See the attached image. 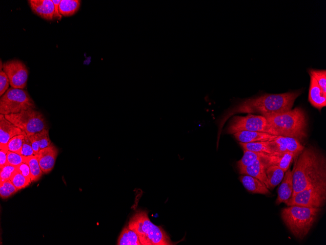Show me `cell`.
Here are the masks:
<instances>
[{
	"mask_svg": "<svg viewBox=\"0 0 326 245\" xmlns=\"http://www.w3.org/2000/svg\"><path fill=\"white\" fill-rule=\"evenodd\" d=\"M31 142L32 147L36 155H37L41 150L39 143L34 134L28 135Z\"/></svg>",
	"mask_w": 326,
	"mask_h": 245,
	"instance_id": "38",
	"label": "cell"
},
{
	"mask_svg": "<svg viewBox=\"0 0 326 245\" xmlns=\"http://www.w3.org/2000/svg\"><path fill=\"white\" fill-rule=\"evenodd\" d=\"M58 154V150L52 143L41 150L37 155L41 169L44 174L49 173L53 169Z\"/></svg>",
	"mask_w": 326,
	"mask_h": 245,
	"instance_id": "12",
	"label": "cell"
},
{
	"mask_svg": "<svg viewBox=\"0 0 326 245\" xmlns=\"http://www.w3.org/2000/svg\"><path fill=\"white\" fill-rule=\"evenodd\" d=\"M3 71L7 74L12 88L23 89L25 88L28 70L21 61L14 60L3 63Z\"/></svg>",
	"mask_w": 326,
	"mask_h": 245,
	"instance_id": "10",
	"label": "cell"
},
{
	"mask_svg": "<svg viewBox=\"0 0 326 245\" xmlns=\"http://www.w3.org/2000/svg\"><path fill=\"white\" fill-rule=\"evenodd\" d=\"M233 134L237 140L242 143L269 141L277 136L266 133L248 131H241Z\"/></svg>",
	"mask_w": 326,
	"mask_h": 245,
	"instance_id": "18",
	"label": "cell"
},
{
	"mask_svg": "<svg viewBox=\"0 0 326 245\" xmlns=\"http://www.w3.org/2000/svg\"><path fill=\"white\" fill-rule=\"evenodd\" d=\"M20 154L25 157L36 155L33 150L29 137L27 134L24 138Z\"/></svg>",
	"mask_w": 326,
	"mask_h": 245,
	"instance_id": "34",
	"label": "cell"
},
{
	"mask_svg": "<svg viewBox=\"0 0 326 245\" xmlns=\"http://www.w3.org/2000/svg\"><path fill=\"white\" fill-rule=\"evenodd\" d=\"M263 158H260L248 166L239 169L240 173L257 178L266 185V169L268 165Z\"/></svg>",
	"mask_w": 326,
	"mask_h": 245,
	"instance_id": "14",
	"label": "cell"
},
{
	"mask_svg": "<svg viewBox=\"0 0 326 245\" xmlns=\"http://www.w3.org/2000/svg\"><path fill=\"white\" fill-rule=\"evenodd\" d=\"M16 171V166L6 164L0 168V181L10 179Z\"/></svg>",
	"mask_w": 326,
	"mask_h": 245,
	"instance_id": "33",
	"label": "cell"
},
{
	"mask_svg": "<svg viewBox=\"0 0 326 245\" xmlns=\"http://www.w3.org/2000/svg\"><path fill=\"white\" fill-rule=\"evenodd\" d=\"M24 134L25 133L8 120L4 115L0 114V145H7L12 137Z\"/></svg>",
	"mask_w": 326,
	"mask_h": 245,
	"instance_id": "13",
	"label": "cell"
},
{
	"mask_svg": "<svg viewBox=\"0 0 326 245\" xmlns=\"http://www.w3.org/2000/svg\"><path fill=\"white\" fill-rule=\"evenodd\" d=\"M35 107L27 91L21 89L9 88L0 99V113L3 115L34 109Z\"/></svg>",
	"mask_w": 326,
	"mask_h": 245,
	"instance_id": "7",
	"label": "cell"
},
{
	"mask_svg": "<svg viewBox=\"0 0 326 245\" xmlns=\"http://www.w3.org/2000/svg\"><path fill=\"white\" fill-rule=\"evenodd\" d=\"M265 117L279 135L294 138L299 141L307 136L306 116L301 108Z\"/></svg>",
	"mask_w": 326,
	"mask_h": 245,
	"instance_id": "3",
	"label": "cell"
},
{
	"mask_svg": "<svg viewBox=\"0 0 326 245\" xmlns=\"http://www.w3.org/2000/svg\"><path fill=\"white\" fill-rule=\"evenodd\" d=\"M16 170L25 177L31 179L30 168L27 163L23 162L16 166Z\"/></svg>",
	"mask_w": 326,
	"mask_h": 245,
	"instance_id": "36",
	"label": "cell"
},
{
	"mask_svg": "<svg viewBox=\"0 0 326 245\" xmlns=\"http://www.w3.org/2000/svg\"><path fill=\"white\" fill-rule=\"evenodd\" d=\"M267 154L262 153L252 152L247 150H244L243 157L237 161V167L238 169L246 167L253 163L256 160L265 157Z\"/></svg>",
	"mask_w": 326,
	"mask_h": 245,
	"instance_id": "25",
	"label": "cell"
},
{
	"mask_svg": "<svg viewBox=\"0 0 326 245\" xmlns=\"http://www.w3.org/2000/svg\"><path fill=\"white\" fill-rule=\"evenodd\" d=\"M300 90L280 94H266L243 100L229 109L224 114L219 125V131L224 122L232 115L238 113H258L265 117L291 110Z\"/></svg>",
	"mask_w": 326,
	"mask_h": 245,
	"instance_id": "1",
	"label": "cell"
},
{
	"mask_svg": "<svg viewBox=\"0 0 326 245\" xmlns=\"http://www.w3.org/2000/svg\"><path fill=\"white\" fill-rule=\"evenodd\" d=\"M285 172L276 165H268L266 169V184L268 189H272L282 180Z\"/></svg>",
	"mask_w": 326,
	"mask_h": 245,
	"instance_id": "21",
	"label": "cell"
},
{
	"mask_svg": "<svg viewBox=\"0 0 326 245\" xmlns=\"http://www.w3.org/2000/svg\"><path fill=\"white\" fill-rule=\"evenodd\" d=\"M291 172L293 185L292 197L311 185L326 181V158L312 146L304 148L295 161Z\"/></svg>",
	"mask_w": 326,
	"mask_h": 245,
	"instance_id": "2",
	"label": "cell"
},
{
	"mask_svg": "<svg viewBox=\"0 0 326 245\" xmlns=\"http://www.w3.org/2000/svg\"><path fill=\"white\" fill-rule=\"evenodd\" d=\"M8 149L7 145H0V168L7 164V155Z\"/></svg>",
	"mask_w": 326,
	"mask_h": 245,
	"instance_id": "37",
	"label": "cell"
},
{
	"mask_svg": "<svg viewBox=\"0 0 326 245\" xmlns=\"http://www.w3.org/2000/svg\"><path fill=\"white\" fill-rule=\"evenodd\" d=\"M18 191L10 179L0 181V196L2 199H7Z\"/></svg>",
	"mask_w": 326,
	"mask_h": 245,
	"instance_id": "27",
	"label": "cell"
},
{
	"mask_svg": "<svg viewBox=\"0 0 326 245\" xmlns=\"http://www.w3.org/2000/svg\"><path fill=\"white\" fill-rule=\"evenodd\" d=\"M244 150L262 153L268 155H274L280 153L273 151L270 147L268 141L250 143L239 142Z\"/></svg>",
	"mask_w": 326,
	"mask_h": 245,
	"instance_id": "22",
	"label": "cell"
},
{
	"mask_svg": "<svg viewBox=\"0 0 326 245\" xmlns=\"http://www.w3.org/2000/svg\"><path fill=\"white\" fill-rule=\"evenodd\" d=\"M52 1L54 3V8H55L54 18H57L60 19L61 18V15L59 12V7L61 0H52Z\"/></svg>",
	"mask_w": 326,
	"mask_h": 245,
	"instance_id": "39",
	"label": "cell"
},
{
	"mask_svg": "<svg viewBox=\"0 0 326 245\" xmlns=\"http://www.w3.org/2000/svg\"><path fill=\"white\" fill-rule=\"evenodd\" d=\"M243 131L259 132L279 135L265 116L251 114L244 116H234L227 126L226 133L233 134Z\"/></svg>",
	"mask_w": 326,
	"mask_h": 245,
	"instance_id": "6",
	"label": "cell"
},
{
	"mask_svg": "<svg viewBox=\"0 0 326 245\" xmlns=\"http://www.w3.org/2000/svg\"><path fill=\"white\" fill-rule=\"evenodd\" d=\"M308 73L315 79L320 88L326 94V70L309 69Z\"/></svg>",
	"mask_w": 326,
	"mask_h": 245,
	"instance_id": "28",
	"label": "cell"
},
{
	"mask_svg": "<svg viewBox=\"0 0 326 245\" xmlns=\"http://www.w3.org/2000/svg\"><path fill=\"white\" fill-rule=\"evenodd\" d=\"M33 12L47 20L54 18V5L52 0H28Z\"/></svg>",
	"mask_w": 326,
	"mask_h": 245,
	"instance_id": "15",
	"label": "cell"
},
{
	"mask_svg": "<svg viewBox=\"0 0 326 245\" xmlns=\"http://www.w3.org/2000/svg\"><path fill=\"white\" fill-rule=\"evenodd\" d=\"M26 163L29 165L32 182L38 180L43 174L40 167L37 155L28 157Z\"/></svg>",
	"mask_w": 326,
	"mask_h": 245,
	"instance_id": "26",
	"label": "cell"
},
{
	"mask_svg": "<svg viewBox=\"0 0 326 245\" xmlns=\"http://www.w3.org/2000/svg\"><path fill=\"white\" fill-rule=\"evenodd\" d=\"M310 77L308 101L314 108L320 110L326 106V94L320 88L315 79Z\"/></svg>",
	"mask_w": 326,
	"mask_h": 245,
	"instance_id": "17",
	"label": "cell"
},
{
	"mask_svg": "<svg viewBox=\"0 0 326 245\" xmlns=\"http://www.w3.org/2000/svg\"><path fill=\"white\" fill-rule=\"evenodd\" d=\"M34 135L39 143L41 150L48 147L52 143L48 129H44Z\"/></svg>",
	"mask_w": 326,
	"mask_h": 245,
	"instance_id": "31",
	"label": "cell"
},
{
	"mask_svg": "<svg viewBox=\"0 0 326 245\" xmlns=\"http://www.w3.org/2000/svg\"><path fill=\"white\" fill-rule=\"evenodd\" d=\"M26 135V134H24L17 135L12 137L7 144L8 151L20 154L23 141Z\"/></svg>",
	"mask_w": 326,
	"mask_h": 245,
	"instance_id": "30",
	"label": "cell"
},
{
	"mask_svg": "<svg viewBox=\"0 0 326 245\" xmlns=\"http://www.w3.org/2000/svg\"><path fill=\"white\" fill-rule=\"evenodd\" d=\"M321 208L290 205L281 211L282 219L292 234L302 240L315 222Z\"/></svg>",
	"mask_w": 326,
	"mask_h": 245,
	"instance_id": "4",
	"label": "cell"
},
{
	"mask_svg": "<svg viewBox=\"0 0 326 245\" xmlns=\"http://www.w3.org/2000/svg\"><path fill=\"white\" fill-rule=\"evenodd\" d=\"M278 189V196L276 204L279 205L282 202H286L289 200L293 192V185L292 172L288 169L285 173L284 177Z\"/></svg>",
	"mask_w": 326,
	"mask_h": 245,
	"instance_id": "16",
	"label": "cell"
},
{
	"mask_svg": "<svg viewBox=\"0 0 326 245\" xmlns=\"http://www.w3.org/2000/svg\"><path fill=\"white\" fill-rule=\"evenodd\" d=\"M5 117L27 135H30L48 129L43 114L33 109L20 112L4 115Z\"/></svg>",
	"mask_w": 326,
	"mask_h": 245,
	"instance_id": "8",
	"label": "cell"
},
{
	"mask_svg": "<svg viewBox=\"0 0 326 245\" xmlns=\"http://www.w3.org/2000/svg\"><path fill=\"white\" fill-rule=\"evenodd\" d=\"M296 156V155L293 153L285 152L274 155H267L263 158L268 166L271 165L277 166L285 172Z\"/></svg>",
	"mask_w": 326,
	"mask_h": 245,
	"instance_id": "20",
	"label": "cell"
},
{
	"mask_svg": "<svg viewBox=\"0 0 326 245\" xmlns=\"http://www.w3.org/2000/svg\"><path fill=\"white\" fill-rule=\"evenodd\" d=\"M0 71H1V70H2V69L3 68V64H2V61H1V60H0Z\"/></svg>",
	"mask_w": 326,
	"mask_h": 245,
	"instance_id": "40",
	"label": "cell"
},
{
	"mask_svg": "<svg viewBox=\"0 0 326 245\" xmlns=\"http://www.w3.org/2000/svg\"><path fill=\"white\" fill-rule=\"evenodd\" d=\"M326 200V181L311 185L298 192L285 203L288 206L299 205L321 208Z\"/></svg>",
	"mask_w": 326,
	"mask_h": 245,
	"instance_id": "9",
	"label": "cell"
},
{
	"mask_svg": "<svg viewBox=\"0 0 326 245\" xmlns=\"http://www.w3.org/2000/svg\"><path fill=\"white\" fill-rule=\"evenodd\" d=\"M9 78L3 70L0 71V95L1 96L9 89Z\"/></svg>",
	"mask_w": 326,
	"mask_h": 245,
	"instance_id": "35",
	"label": "cell"
},
{
	"mask_svg": "<svg viewBox=\"0 0 326 245\" xmlns=\"http://www.w3.org/2000/svg\"><path fill=\"white\" fill-rule=\"evenodd\" d=\"M10 179L19 190L26 187L32 182L30 178L25 177L17 170Z\"/></svg>",
	"mask_w": 326,
	"mask_h": 245,
	"instance_id": "29",
	"label": "cell"
},
{
	"mask_svg": "<svg viewBox=\"0 0 326 245\" xmlns=\"http://www.w3.org/2000/svg\"><path fill=\"white\" fill-rule=\"evenodd\" d=\"M28 157H25L17 153L8 151L7 155V164L17 166L26 162Z\"/></svg>",
	"mask_w": 326,
	"mask_h": 245,
	"instance_id": "32",
	"label": "cell"
},
{
	"mask_svg": "<svg viewBox=\"0 0 326 245\" xmlns=\"http://www.w3.org/2000/svg\"><path fill=\"white\" fill-rule=\"evenodd\" d=\"M81 0H61L59 4V12L63 16H70L75 14L79 9Z\"/></svg>",
	"mask_w": 326,
	"mask_h": 245,
	"instance_id": "24",
	"label": "cell"
},
{
	"mask_svg": "<svg viewBox=\"0 0 326 245\" xmlns=\"http://www.w3.org/2000/svg\"><path fill=\"white\" fill-rule=\"evenodd\" d=\"M128 226L137 234L142 245H173L163 227L151 222L146 210H137L130 218Z\"/></svg>",
	"mask_w": 326,
	"mask_h": 245,
	"instance_id": "5",
	"label": "cell"
},
{
	"mask_svg": "<svg viewBox=\"0 0 326 245\" xmlns=\"http://www.w3.org/2000/svg\"><path fill=\"white\" fill-rule=\"evenodd\" d=\"M239 178L244 187L249 192L263 195L270 194L265 183L258 178L246 175H242Z\"/></svg>",
	"mask_w": 326,
	"mask_h": 245,
	"instance_id": "19",
	"label": "cell"
},
{
	"mask_svg": "<svg viewBox=\"0 0 326 245\" xmlns=\"http://www.w3.org/2000/svg\"><path fill=\"white\" fill-rule=\"evenodd\" d=\"M271 148L279 153H292L296 156L304 149V147L298 139L287 136L277 135L268 141Z\"/></svg>",
	"mask_w": 326,
	"mask_h": 245,
	"instance_id": "11",
	"label": "cell"
},
{
	"mask_svg": "<svg viewBox=\"0 0 326 245\" xmlns=\"http://www.w3.org/2000/svg\"><path fill=\"white\" fill-rule=\"evenodd\" d=\"M118 245H142L137 234L128 226H125L118 239Z\"/></svg>",
	"mask_w": 326,
	"mask_h": 245,
	"instance_id": "23",
	"label": "cell"
}]
</instances>
